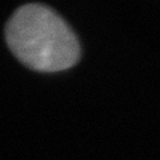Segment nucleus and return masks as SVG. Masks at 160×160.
Listing matches in <instances>:
<instances>
[{
  "label": "nucleus",
  "mask_w": 160,
  "mask_h": 160,
  "mask_svg": "<svg viewBox=\"0 0 160 160\" xmlns=\"http://www.w3.org/2000/svg\"><path fill=\"white\" fill-rule=\"evenodd\" d=\"M6 40L23 64L43 72L67 69L78 62L80 47L68 24L43 4L18 8L8 20Z\"/></svg>",
  "instance_id": "nucleus-1"
}]
</instances>
